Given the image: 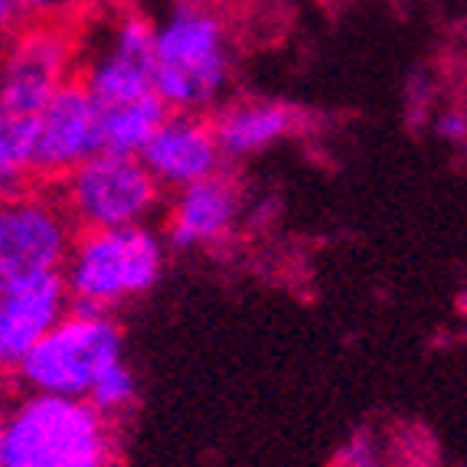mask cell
<instances>
[{"label":"cell","mask_w":467,"mask_h":467,"mask_svg":"<svg viewBox=\"0 0 467 467\" xmlns=\"http://www.w3.org/2000/svg\"><path fill=\"white\" fill-rule=\"evenodd\" d=\"M167 239L154 223L82 229L59 268L72 307L115 314L144 297L167 268Z\"/></svg>","instance_id":"obj_1"},{"label":"cell","mask_w":467,"mask_h":467,"mask_svg":"<svg viewBox=\"0 0 467 467\" xmlns=\"http://www.w3.org/2000/svg\"><path fill=\"white\" fill-rule=\"evenodd\" d=\"M4 467H118L115 421L86 399L26 392L0 415Z\"/></svg>","instance_id":"obj_2"},{"label":"cell","mask_w":467,"mask_h":467,"mask_svg":"<svg viewBox=\"0 0 467 467\" xmlns=\"http://www.w3.org/2000/svg\"><path fill=\"white\" fill-rule=\"evenodd\" d=\"M154 95L171 111L213 109L229 86V43L219 16L183 7L154 26Z\"/></svg>","instance_id":"obj_3"},{"label":"cell","mask_w":467,"mask_h":467,"mask_svg":"<svg viewBox=\"0 0 467 467\" xmlns=\"http://www.w3.org/2000/svg\"><path fill=\"white\" fill-rule=\"evenodd\" d=\"M125 357V334L111 314L72 307L24 357L16 379L26 392L86 399L95 376Z\"/></svg>","instance_id":"obj_4"},{"label":"cell","mask_w":467,"mask_h":467,"mask_svg":"<svg viewBox=\"0 0 467 467\" xmlns=\"http://www.w3.org/2000/svg\"><path fill=\"white\" fill-rule=\"evenodd\" d=\"M56 200L76 233H82L150 223L161 210L164 190L157 187L138 154L99 150L66 173Z\"/></svg>","instance_id":"obj_5"},{"label":"cell","mask_w":467,"mask_h":467,"mask_svg":"<svg viewBox=\"0 0 467 467\" xmlns=\"http://www.w3.org/2000/svg\"><path fill=\"white\" fill-rule=\"evenodd\" d=\"M76 226L53 193L0 196V291L33 275L59 272Z\"/></svg>","instance_id":"obj_6"},{"label":"cell","mask_w":467,"mask_h":467,"mask_svg":"<svg viewBox=\"0 0 467 467\" xmlns=\"http://www.w3.org/2000/svg\"><path fill=\"white\" fill-rule=\"evenodd\" d=\"M82 63L72 66L76 78L92 95L95 109H111L121 101L150 95V69H154V24L138 10L118 14L105 36Z\"/></svg>","instance_id":"obj_7"},{"label":"cell","mask_w":467,"mask_h":467,"mask_svg":"<svg viewBox=\"0 0 467 467\" xmlns=\"http://www.w3.org/2000/svg\"><path fill=\"white\" fill-rule=\"evenodd\" d=\"M101 150L99 109L72 72L36 115L33 173L39 180H63L76 164Z\"/></svg>","instance_id":"obj_8"},{"label":"cell","mask_w":467,"mask_h":467,"mask_svg":"<svg viewBox=\"0 0 467 467\" xmlns=\"http://www.w3.org/2000/svg\"><path fill=\"white\" fill-rule=\"evenodd\" d=\"M76 49L59 30H26L0 59V109L39 115L72 76Z\"/></svg>","instance_id":"obj_9"},{"label":"cell","mask_w":467,"mask_h":467,"mask_svg":"<svg viewBox=\"0 0 467 467\" xmlns=\"http://www.w3.org/2000/svg\"><path fill=\"white\" fill-rule=\"evenodd\" d=\"M138 157L157 180V187L167 193L213 177L226 164L210 118L196 111H167V118L154 128Z\"/></svg>","instance_id":"obj_10"},{"label":"cell","mask_w":467,"mask_h":467,"mask_svg":"<svg viewBox=\"0 0 467 467\" xmlns=\"http://www.w3.org/2000/svg\"><path fill=\"white\" fill-rule=\"evenodd\" d=\"M69 311L59 272L33 275L0 291V373H16L26 353Z\"/></svg>","instance_id":"obj_11"},{"label":"cell","mask_w":467,"mask_h":467,"mask_svg":"<svg viewBox=\"0 0 467 467\" xmlns=\"http://www.w3.org/2000/svg\"><path fill=\"white\" fill-rule=\"evenodd\" d=\"M242 219V193L233 177L219 171L190 187L173 190L167 206V245L180 252L213 249L235 233Z\"/></svg>","instance_id":"obj_12"},{"label":"cell","mask_w":467,"mask_h":467,"mask_svg":"<svg viewBox=\"0 0 467 467\" xmlns=\"http://www.w3.org/2000/svg\"><path fill=\"white\" fill-rule=\"evenodd\" d=\"M297 111L281 101H235L210 118L216 144L226 161H249L297 131Z\"/></svg>","instance_id":"obj_13"},{"label":"cell","mask_w":467,"mask_h":467,"mask_svg":"<svg viewBox=\"0 0 467 467\" xmlns=\"http://www.w3.org/2000/svg\"><path fill=\"white\" fill-rule=\"evenodd\" d=\"M167 105L154 92L140 99L121 101L111 109H99V128H101V150L111 154H140L148 144L154 128L167 118Z\"/></svg>","instance_id":"obj_14"},{"label":"cell","mask_w":467,"mask_h":467,"mask_svg":"<svg viewBox=\"0 0 467 467\" xmlns=\"http://www.w3.org/2000/svg\"><path fill=\"white\" fill-rule=\"evenodd\" d=\"M36 115H16L0 109V196L26 190L33 173Z\"/></svg>","instance_id":"obj_15"},{"label":"cell","mask_w":467,"mask_h":467,"mask_svg":"<svg viewBox=\"0 0 467 467\" xmlns=\"http://www.w3.org/2000/svg\"><path fill=\"white\" fill-rule=\"evenodd\" d=\"M86 402L92 405L95 412L105 415L109 421H118L134 412V405H138V376H134V369L125 363V357L115 359L111 367H105L95 376Z\"/></svg>","instance_id":"obj_16"},{"label":"cell","mask_w":467,"mask_h":467,"mask_svg":"<svg viewBox=\"0 0 467 467\" xmlns=\"http://www.w3.org/2000/svg\"><path fill=\"white\" fill-rule=\"evenodd\" d=\"M334 467H382V451L379 444H376V438L369 431H359L340 451Z\"/></svg>","instance_id":"obj_17"},{"label":"cell","mask_w":467,"mask_h":467,"mask_svg":"<svg viewBox=\"0 0 467 467\" xmlns=\"http://www.w3.org/2000/svg\"><path fill=\"white\" fill-rule=\"evenodd\" d=\"M435 131H438V138H441V140H454V144H461V140H464V131H467L464 111H461V109L444 111V115L435 121Z\"/></svg>","instance_id":"obj_18"},{"label":"cell","mask_w":467,"mask_h":467,"mask_svg":"<svg viewBox=\"0 0 467 467\" xmlns=\"http://www.w3.org/2000/svg\"><path fill=\"white\" fill-rule=\"evenodd\" d=\"M63 4L69 0H16V10H24V14H49V10H59Z\"/></svg>","instance_id":"obj_19"},{"label":"cell","mask_w":467,"mask_h":467,"mask_svg":"<svg viewBox=\"0 0 467 467\" xmlns=\"http://www.w3.org/2000/svg\"><path fill=\"white\" fill-rule=\"evenodd\" d=\"M16 14H20V10H16V0H0V30L14 24Z\"/></svg>","instance_id":"obj_20"},{"label":"cell","mask_w":467,"mask_h":467,"mask_svg":"<svg viewBox=\"0 0 467 467\" xmlns=\"http://www.w3.org/2000/svg\"><path fill=\"white\" fill-rule=\"evenodd\" d=\"M0 467H4V441H0Z\"/></svg>","instance_id":"obj_21"}]
</instances>
